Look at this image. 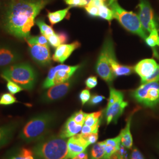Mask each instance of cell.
I'll return each instance as SVG.
<instances>
[{"label": "cell", "instance_id": "obj_1", "mask_svg": "<svg viewBox=\"0 0 159 159\" xmlns=\"http://www.w3.org/2000/svg\"><path fill=\"white\" fill-rule=\"evenodd\" d=\"M52 0H2L0 6V29L20 40L30 37L35 18Z\"/></svg>", "mask_w": 159, "mask_h": 159}, {"label": "cell", "instance_id": "obj_2", "mask_svg": "<svg viewBox=\"0 0 159 159\" xmlns=\"http://www.w3.org/2000/svg\"><path fill=\"white\" fill-rule=\"evenodd\" d=\"M57 118V114L52 111L35 115L24 125L19 134V138L26 143L39 142L47 136L55 125Z\"/></svg>", "mask_w": 159, "mask_h": 159}, {"label": "cell", "instance_id": "obj_3", "mask_svg": "<svg viewBox=\"0 0 159 159\" xmlns=\"http://www.w3.org/2000/svg\"><path fill=\"white\" fill-rule=\"evenodd\" d=\"M33 151L37 159H68L67 142L59 135L44 137L35 144Z\"/></svg>", "mask_w": 159, "mask_h": 159}, {"label": "cell", "instance_id": "obj_4", "mask_svg": "<svg viewBox=\"0 0 159 159\" xmlns=\"http://www.w3.org/2000/svg\"><path fill=\"white\" fill-rule=\"evenodd\" d=\"M1 75L4 76L24 90L31 91L36 84L38 75L35 68L29 63H17L2 68Z\"/></svg>", "mask_w": 159, "mask_h": 159}, {"label": "cell", "instance_id": "obj_5", "mask_svg": "<svg viewBox=\"0 0 159 159\" xmlns=\"http://www.w3.org/2000/svg\"><path fill=\"white\" fill-rule=\"evenodd\" d=\"M110 6L113 13L114 18L117 20L125 29L133 34L138 35L144 40L146 39L147 34L143 28L138 15L122 8L117 1L111 3Z\"/></svg>", "mask_w": 159, "mask_h": 159}, {"label": "cell", "instance_id": "obj_6", "mask_svg": "<svg viewBox=\"0 0 159 159\" xmlns=\"http://www.w3.org/2000/svg\"><path fill=\"white\" fill-rule=\"evenodd\" d=\"M133 98L148 108L159 106V83L157 81L142 84L131 93Z\"/></svg>", "mask_w": 159, "mask_h": 159}, {"label": "cell", "instance_id": "obj_7", "mask_svg": "<svg viewBox=\"0 0 159 159\" xmlns=\"http://www.w3.org/2000/svg\"><path fill=\"white\" fill-rule=\"evenodd\" d=\"M114 52V44L110 38L105 40L102 51L97 61V73L107 83L113 81L116 77L114 75L110 64V57Z\"/></svg>", "mask_w": 159, "mask_h": 159}, {"label": "cell", "instance_id": "obj_8", "mask_svg": "<svg viewBox=\"0 0 159 159\" xmlns=\"http://www.w3.org/2000/svg\"><path fill=\"white\" fill-rule=\"evenodd\" d=\"M80 67V65L70 66L60 64L51 68L43 84V88L44 89H49L52 86L67 81L71 78Z\"/></svg>", "mask_w": 159, "mask_h": 159}, {"label": "cell", "instance_id": "obj_9", "mask_svg": "<svg viewBox=\"0 0 159 159\" xmlns=\"http://www.w3.org/2000/svg\"><path fill=\"white\" fill-rule=\"evenodd\" d=\"M73 83V79H70L64 83L52 86L40 97V102L48 104L62 98L70 90Z\"/></svg>", "mask_w": 159, "mask_h": 159}, {"label": "cell", "instance_id": "obj_10", "mask_svg": "<svg viewBox=\"0 0 159 159\" xmlns=\"http://www.w3.org/2000/svg\"><path fill=\"white\" fill-rule=\"evenodd\" d=\"M139 17L143 28L148 33L157 29V24L155 20L153 10L148 0H140L138 5Z\"/></svg>", "mask_w": 159, "mask_h": 159}, {"label": "cell", "instance_id": "obj_11", "mask_svg": "<svg viewBox=\"0 0 159 159\" xmlns=\"http://www.w3.org/2000/svg\"><path fill=\"white\" fill-rule=\"evenodd\" d=\"M22 58L21 52L16 47L6 43H0V68H6L18 63Z\"/></svg>", "mask_w": 159, "mask_h": 159}, {"label": "cell", "instance_id": "obj_12", "mask_svg": "<svg viewBox=\"0 0 159 159\" xmlns=\"http://www.w3.org/2000/svg\"><path fill=\"white\" fill-rule=\"evenodd\" d=\"M30 56L34 61L41 66H49L51 62V57L48 46L38 44H29Z\"/></svg>", "mask_w": 159, "mask_h": 159}, {"label": "cell", "instance_id": "obj_13", "mask_svg": "<svg viewBox=\"0 0 159 159\" xmlns=\"http://www.w3.org/2000/svg\"><path fill=\"white\" fill-rule=\"evenodd\" d=\"M90 145L81 134L70 137L67 141L68 159H73L79 154L85 152Z\"/></svg>", "mask_w": 159, "mask_h": 159}, {"label": "cell", "instance_id": "obj_14", "mask_svg": "<svg viewBox=\"0 0 159 159\" xmlns=\"http://www.w3.org/2000/svg\"><path fill=\"white\" fill-rule=\"evenodd\" d=\"M20 124V121L13 120L0 125V149L11 142Z\"/></svg>", "mask_w": 159, "mask_h": 159}, {"label": "cell", "instance_id": "obj_15", "mask_svg": "<svg viewBox=\"0 0 159 159\" xmlns=\"http://www.w3.org/2000/svg\"><path fill=\"white\" fill-rule=\"evenodd\" d=\"M127 106L128 102L123 100L107 106L104 110V116L107 125H108L111 123H117V120L123 113L125 109Z\"/></svg>", "mask_w": 159, "mask_h": 159}, {"label": "cell", "instance_id": "obj_16", "mask_svg": "<svg viewBox=\"0 0 159 159\" xmlns=\"http://www.w3.org/2000/svg\"><path fill=\"white\" fill-rule=\"evenodd\" d=\"M81 46L79 41H75L71 44H63L57 47L54 54L52 56V60L58 63H63L73 52L79 48Z\"/></svg>", "mask_w": 159, "mask_h": 159}, {"label": "cell", "instance_id": "obj_17", "mask_svg": "<svg viewBox=\"0 0 159 159\" xmlns=\"http://www.w3.org/2000/svg\"><path fill=\"white\" fill-rule=\"evenodd\" d=\"M158 64L153 59H144L137 64L134 67V71L140 77L142 81L153 74Z\"/></svg>", "mask_w": 159, "mask_h": 159}, {"label": "cell", "instance_id": "obj_18", "mask_svg": "<svg viewBox=\"0 0 159 159\" xmlns=\"http://www.w3.org/2000/svg\"><path fill=\"white\" fill-rule=\"evenodd\" d=\"M83 126V125L77 124L72 117H70L63 125L58 135L63 139L74 136L81 131Z\"/></svg>", "mask_w": 159, "mask_h": 159}, {"label": "cell", "instance_id": "obj_19", "mask_svg": "<svg viewBox=\"0 0 159 159\" xmlns=\"http://www.w3.org/2000/svg\"><path fill=\"white\" fill-rule=\"evenodd\" d=\"M136 111V110H134L133 113H131L130 116L127 117L125 127L123 129H122L120 133V134L121 137V144L127 149H131L133 145V140L132 134L131 133L130 127L132 117Z\"/></svg>", "mask_w": 159, "mask_h": 159}, {"label": "cell", "instance_id": "obj_20", "mask_svg": "<svg viewBox=\"0 0 159 159\" xmlns=\"http://www.w3.org/2000/svg\"><path fill=\"white\" fill-rule=\"evenodd\" d=\"M110 64L115 77L128 75L133 73L134 71V67L121 65L118 63L115 57L114 52L110 57Z\"/></svg>", "mask_w": 159, "mask_h": 159}, {"label": "cell", "instance_id": "obj_21", "mask_svg": "<svg viewBox=\"0 0 159 159\" xmlns=\"http://www.w3.org/2000/svg\"><path fill=\"white\" fill-rule=\"evenodd\" d=\"M33 152V150L25 148H16L6 154L3 159H25L27 155Z\"/></svg>", "mask_w": 159, "mask_h": 159}, {"label": "cell", "instance_id": "obj_22", "mask_svg": "<svg viewBox=\"0 0 159 159\" xmlns=\"http://www.w3.org/2000/svg\"><path fill=\"white\" fill-rule=\"evenodd\" d=\"M71 8V7L69 6L67 8L58 10L57 11L49 12L48 13L47 16L51 25H53L61 21L64 18L66 17L67 14H68V11Z\"/></svg>", "mask_w": 159, "mask_h": 159}, {"label": "cell", "instance_id": "obj_23", "mask_svg": "<svg viewBox=\"0 0 159 159\" xmlns=\"http://www.w3.org/2000/svg\"><path fill=\"white\" fill-rule=\"evenodd\" d=\"M102 116V111H98L91 113L87 114L84 121V125L90 127L100 126Z\"/></svg>", "mask_w": 159, "mask_h": 159}, {"label": "cell", "instance_id": "obj_24", "mask_svg": "<svg viewBox=\"0 0 159 159\" xmlns=\"http://www.w3.org/2000/svg\"><path fill=\"white\" fill-rule=\"evenodd\" d=\"M105 154V144L102 142L94 144L91 150L90 159H103Z\"/></svg>", "mask_w": 159, "mask_h": 159}, {"label": "cell", "instance_id": "obj_25", "mask_svg": "<svg viewBox=\"0 0 159 159\" xmlns=\"http://www.w3.org/2000/svg\"><path fill=\"white\" fill-rule=\"evenodd\" d=\"M35 24H36L40 29L41 34L46 37V38L51 35L54 34L55 32L51 26L47 25L43 20L39 18L35 20Z\"/></svg>", "mask_w": 159, "mask_h": 159}, {"label": "cell", "instance_id": "obj_26", "mask_svg": "<svg viewBox=\"0 0 159 159\" xmlns=\"http://www.w3.org/2000/svg\"><path fill=\"white\" fill-rule=\"evenodd\" d=\"M124 100V94L121 91L117 90L112 87L110 88V96L108 98L107 106H110L115 102Z\"/></svg>", "mask_w": 159, "mask_h": 159}, {"label": "cell", "instance_id": "obj_27", "mask_svg": "<svg viewBox=\"0 0 159 159\" xmlns=\"http://www.w3.org/2000/svg\"><path fill=\"white\" fill-rule=\"evenodd\" d=\"M98 17L110 21L114 18L113 13L111 8H108L106 4H102L98 7Z\"/></svg>", "mask_w": 159, "mask_h": 159}, {"label": "cell", "instance_id": "obj_28", "mask_svg": "<svg viewBox=\"0 0 159 159\" xmlns=\"http://www.w3.org/2000/svg\"><path fill=\"white\" fill-rule=\"evenodd\" d=\"M146 44L150 47L154 48L159 46V35L157 29L153 30L145 40Z\"/></svg>", "mask_w": 159, "mask_h": 159}, {"label": "cell", "instance_id": "obj_29", "mask_svg": "<svg viewBox=\"0 0 159 159\" xmlns=\"http://www.w3.org/2000/svg\"><path fill=\"white\" fill-rule=\"evenodd\" d=\"M28 44H38V45H43V46H48V41L47 39L44 35H40L37 36L30 37L26 40H25Z\"/></svg>", "mask_w": 159, "mask_h": 159}, {"label": "cell", "instance_id": "obj_30", "mask_svg": "<svg viewBox=\"0 0 159 159\" xmlns=\"http://www.w3.org/2000/svg\"><path fill=\"white\" fill-rule=\"evenodd\" d=\"M17 102V99L14 94L10 93H3L0 96V105L1 106H9Z\"/></svg>", "mask_w": 159, "mask_h": 159}, {"label": "cell", "instance_id": "obj_31", "mask_svg": "<svg viewBox=\"0 0 159 159\" xmlns=\"http://www.w3.org/2000/svg\"><path fill=\"white\" fill-rule=\"evenodd\" d=\"M2 78L6 80L7 81V88L8 91L12 94H16L21 91H23V89L22 87H21L19 85H18L17 83L13 82L11 80L7 79L6 77L1 75Z\"/></svg>", "mask_w": 159, "mask_h": 159}, {"label": "cell", "instance_id": "obj_32", "mask_svg": "<svg viewBox=\"0 0 159 159\" xmlns=\"http://www.w3.org/2000/svg\"><path fill=\"white\" fill-rule=\"evenodd\" d=\"M87 13L92 17H98V7L95 4L93 0H90L89 2L84 7Z\"/></svg>", "mask_w": 159, "mask_h": 159}, {"label": "cell", "instance_id": "obj_33", "mask_svg": "<svg viewBox=\"0 0 159 159\" xmlns=\"http://www.w3.org/2000/svg\"><path fill=\"white\" fill-rule=\"evenodd\" d=\"M87 113H85L82 110H80L79 111H77L74 113L71 117L72 119L74 120V121L80 125H83L84 124L85 118L87 117Z\"/></svg>", "mask_w": 159, "mask_h": 159}, {"label": "cell", "instance_id": "obj_34", "mask_svg": "<svg viewBox=\"0 0 159 159\" xmlns=\"http://www.w3.org/2000/svg\"><path fill=\"white\" fill-rule=\"evenodd\" d=\"M47 39L48 41L49 44L51 45L52 47L57 48V47L60 46L61 44H63L60 39V37L58 33H55L54 34L47 37Z\"/></svg>", "mask_w": 159, "mask_h": 159}, {"label": "cell", "instance_id": "obj_35", "mask_svg": "<svg viewBox=\"0 0 159 159\" xmlns=\"http://www.w3.org/2000/svg\"><path fill=\"white\" fill-rule=\"evenodd\" d=\"M121 137L119 134V135L116 137L112 138V139H108L106 140H104L103 142L106 145H110L113 146L119 150L121 146Z\"/></svg>", "mask_w": 159, "mask_h": 159}, {"label": "cell", "instance_id": "obj_36", "mask_svg": "<svg viewBox=\"0 0 159 159\" xmlns=\"http://www.w3.org/2000/svg\"><path fill=\"white\" fill-rule=\"evenodd\" d=\"M71 7H84L89 2L86 0H64Z\"/></svg>", "mask_w": 159, "mask_h": 159}, {"label": "cell", "instance_id": "obj_37", "mask_svg": "<svg viewBox=\"0 0 159 159\" xmlns=\"http://www.w3.org/2000/svg\"><path fill=\"white\" fill-rule=\"evenodd\" d=\"M154 81H159V65L157 66V68L154 71L153 73L150 76H149L147 79L143 80L141 81L142 84L147 83L149 82H154Z\"/></svg>", "mask_w": 159, "mask_h": 159}, {"label": "cell", "instance_id": "obj_38", "mask_svg": "<svg viewBox=\"0 0 159 159\" xmlns=\"http://www.w3.org/2000/svg\"><path fill=\"white\" fill-rule=\"evenodd\" d=\"M105 98L106 97L102 95L93 94L89 102V104L91 106H95L102 102Z\"/></svg>", "mask_w": 159, "mask_h": 159}, {"label": "cell", "instance_id": "obj_39", "mask_svg": "<svg viewBox=\"0 0 159 159\" xmlns=\"http://www.w3.org/2000/svg\"><path fill=\"white\" fill-rule=\"evenodd\" d=\"M79 98L82 105L84 106L85 103L89 102V100L91 98L90 92L87 89L83 90L80 93Z\"/></svg>", "mask_w": 159, "mask_h": 159}, {"label": "cell", "instance_id": "obj_40", "mask_svg": "<svg viewBox=\"0 0 159 159\" xmlns=\"http://www.w3.org/2000/svg\"><path fill=\"white\" fill-rule=\"evenodd\" d=\"M81 134L85 138V140L89 142L90 145L95 144L97 142L98 139V133H89V134Z\"/></svg>", "mask_w": 159, "mask_h": 159}, {"label": "cell", "instance_id": "obj_41", "mask_svg": "<svg viewBox=\"0 0 159 159\" xmlns=\"http://www.w3.org/2000/svg\"><path fill=\"white\" fill-rule=\"evenodd\" d=\"M117 151L118 150L113 146L105 144V154L103 159H110L114 154L116 153Z\"/></svg>", "mask_w": 159, "mask_h": 159}, {"label": "cell", "instance_id": "obj_42", "mask_svg": "<svg viewBox=\"0 0 159 159\" xmlns=\"http://www.w3.org/2000/svg\"><path fill=\"white\" fill-rule=\"evenodd\" d=\"M85 85L87 89H92L96 87L98 83L97 79L96 77L94 76H91L87 78V79L85 80Z\"/></svg>", "mask_w": 159, "mask_h": 159}, {"label": "cell", "instance_id": "obj_43", "mask_svg": "<svg viewBox=\"0 0 159 159\" xmlns=\"http://www.w3.org/2000/svg\"><path fill=\"white\" fill-rule=\"evenodd\" d=\"M100 126H94L90 127L88 125H83L81 129V134H89L93 133H98Z\"/></svg>", "mask_w": 159, "mask_h": 159}, {"label": "cell", "instance_id": "obj_44", "mask_svg": "<svg viewBox=\"0 0 159 159\" xmlns=\"http://www.w3.org/2000/svg\"><path fill=\"white\" fill-rule=\"evenodd\" d=\"M130 159H145L143 154L137 148H134L130 155Z\"/></svg>", "mask_w": 159, "mask_h": 159}, {"label": "cell", "instance_id": "obj_45", "mask_svg": "<svg viewBox=\"0 0 159 159\" xmlns=\"http://www.w3.org/2000/svg\"><path fill=\"white\" fill-rule=\"evenodd\" d=\"M58 34L60 37V39H61L62 44H64V43H66V42L68 41V35H67V34H66V33L60 32V33H58Z\"/></svg>", "mask_w": 159, "mask_h": 159}, {"label": "cell", "instance_id": "obj_46", "mask_svg": "<svg viewBox=\"0 0 159 159\" xmlns=\"http://www.w3.org/2000/svg\"><path fill=\"white\" fill-rule=\"evenodd\" d=\"M72 159H89V156H88V154L87 152H85V151L83 153L79 154Z\"/></svg>", "mask_w": 159, "mask_h": 159}, {"label": "cell", "instance_id": "obj_47", "mask_svg": "<svg viewBox=\"0 0 159 159\" xmlns=\"http://www.w3.org/2000/svg\"><path fill=\"white\" fill-rule=\"evenodd\" d=\"M108 159H124V158H122L121 157H120L119 155L117 154V153L116 152V153L114 154L110 158Z\"/></svg>", "mask_w": 159, "mask_h": 159}, {"label": "cell", "instance_id": "obj_48", "mask_svg": "<svg viewBox=\"0 0 159 159\" xmlns=\"http://www.w3.org/2000/svg\"><path fill=\"white\" fill-rule=\"evenodd\" d=\"M117 0H108V6H110L111 3H113L114 1H116Z\"/></svg>", "mask_w": 159, "mask_h": 159}, {"label": "cell", "instance_id": "obj_49", "mask_svg": "<svg viewBox=\"0 0 159 159\" xmlns=\"http://www.w3.org/2000/svg\"><path fill=\"white\" fill-rule=\"evenodd\" d=\"M100 1H102V2H104L105 4H106V2H107V0H100Z\"/></svg>", "mask_w": 159, "mask_h": 159}, {"label": "cell", "instance_id": "obj_50", "mask_svg": "<svg viewBox=\"0 0 159 159\" xmlns=\"http://www.w3.org/2000/svg\"><path fill=\"white\" fill-rule=\"evenodd\" d=\"M86 1H89V2L90 0H86Z\"/></svg>", "mask_w": 159, "mask_h": 159}, {"label": "cell", "instance_id": "obj_51", "mask_svg": "<svg viewBox=\"0 0 159 159\" xmlns=\"http://www.w3.org/2000/svg\"></svg>", "mask_w": 159, "mask_h": 159}]
</instances>
